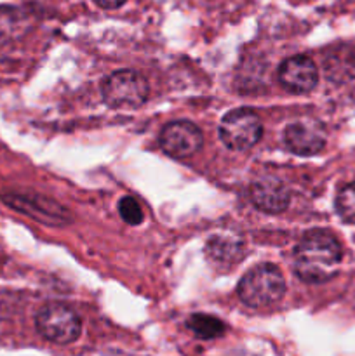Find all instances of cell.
<instances>
[{"label":"cell","instance_id":"cell-1","mask_svg":"<svg viewBox=\"0 0 355 356\" xmlns=\"http://www.w3.org/2000/svg\"><path fill=\"white\" fill-rule=\"evenodd\" d=\"M341 256V245L333 233L312 229L294 250L296 275L306 284L329 282L338 273Z\"/></svg>","mask_w":355,"mask_h":356},{"label":"cell","instance_id":"cell-2","mask_svg":"<svg viewBox=\"0 0 355 356\" xmlns=\"http://www.w3.org/2000/svg\"><path fill=\"white\" fill-rule=\"evenodd\" d=\"M285 292L284 275L274 264H260L247 271L239 282V298L251 308L277 302Z\"/></svg>","mask_w":355,"mask_h":356},{"label":"cell","instance_id":"cell-3","mask_svg":"<svg viewBox=\"0 0 355 356\" xmlns=\"http://www.w3.org/2000/svg\"><path fill=\"white\" fill-rule=\"evenodd\" d=\"M101 94L104 103L111 108H138L148 99L150 87L141 73L122 70L103 80Z\"/></svg>","mask_w":355,"mask_h":356},{"label":"cell","instance_id":"cell-4","mask_svg":"<svg viewBox=\"0 0 355 356\" xmlns=\"http://www.w3.org/2000/svg\"><path fill=\"white\" fill-rule=\"evenodd\" d=\"M263 125L256 111L237 108L219 122V138L230 149H249L261 139Z\"/></svg>","mask_w":355,"mask_h":356},{"label":"cell","instance_id":"cell-5","mask_svg":"<svg viewBox=\"0 0 355 356\" xmlns=\"http://www.w3.org/2000/svg\"><path fill=\"white\" fill-rule=\"evenodd\" d=\"M3 204L13 211L21 212L35 221L45 222L51 226H65L72 221V216L63 209L58 202L37 193H19V191H7L0 195Z\"/></svg>","mask_w":355,"mask_h":356},{"label":"cell","instance_id":"cell-6","mask_svg":"<svg viewBox=\"0 0 355 356\" xmlns=\"http://www.w3.org/2000/svg\"><path fill=\"white\" fill-rule=\"evenodd\" d=\"M80 323L79 315L72 308L59 302L45 305L37 315V330L47 341L56 344H70L79 339Z\"/></svg>","mask_w":355,"mask_h":356},{"label":"cell","instance_id":"cell-7","mask_svg":"<svg viewBox=\"0 0 355 356\" xmlns=\"http://www.w3.org/2000/svg\"><path fill=\"white\" fill-rule=\"evenodd\" d=\"M200 129L188 120H176L167 124L160 134V145L167 155L174 159H188L202 148Z\"/></svg>","mask_w":355,"mask_h":356},{"label":"cell","instance_id":"cell-8","mask_svg":"<svg viewBox=\"0 0 355 356\" xmlns=\"http://www.w3.org/2000/svg\"><path fill=\"white\" fill-rule=\"evenodd\" d=\"M285 145L296 155L310 156L319 153L326 145V132L317 120H296L285 127Z\"/></svg>","mask_w":355,"mask_h":356},{"label":"cell","instance_id":"cell-9","mask_svg":"<svg viewBox=\"0 0 355 356\" xmlns=\"http://www.w3.org/2000/svg\"><path fill=\"white\" fill-rule=\"evenodd\" d=\"M317 66L308 56H292L278 68V80L287 90L296 94L310 92L317 86Z\"/></svg>","mask_w":355,"mask_h":356},{"label":"cell","instance_id":"cell-10","mask_svg":"<svg viewBox=\"0 0 355 356\" xmlns=\"http://www.w3.org/2000/svg\"><path fill=\"white\" fill-rule=\"evenodd\" d=\"M251 200L258 209L268 214L282 212L289 204V193L281 181L260 179L251 186Z\"/></svg>","mask_w":355,"mask_h":356},{"label":"cell","instance_id":"cell-11","mask_svg":"<svg viewBox=\"0 0 355 356\" xmlns=\"http://www.w3.org/2000/svg\"><path fill=\"white\" fill-rule=\"evenodd\" d=\"M188 329L198 339H216L225 334V323L211 315H194L188 320Z\"/></svg>","mask_w":355,"mask_h":356},{"label":"cell","instance_id":"cell-12","mask_svg":"<svg viewBox=\"0 0 355 356\" xmlns=\"http://www.w3.org/2000/svg\"><path fill=\"white\" fill-rule=\"evenodd\" d=\"M209 256L214 261H226V263H237L242 256V245L237 243L235 240H226V238H214L209 242L207 245Z\"/></svg>","mask_w":355,"mask_h":356},{"label":"cell","instance_id":"cell-13","mask_svg":"<svg viewBox=\"0 0 355 356\" xmlns=\"http://www.w3.org/2000/svg\"><path fill=\"white\" fill-rule=\"evenodd\" d=\"M24 16L14 7H0V38H10L21 33Z\"/></svg>","mask_w":355,"mask_h":356},{"label":"cell","instance_id":"cell-14","mask_svg":"<svg viewBox=\"0 0 355 356\" xmlns=\"http://www.w3.org/2000/svg\"><path fill=\"white\" fill-rule=\"evenodd\" d=\"M336 211L345 222L355 225V183L341 188L336 197Z\"/></svg>","mask_w":355,"mask_h":356},{"label":"cell","instance_id":"cell-15","mask_svg":"<svg viewBox=\"0 0 355 356\" xmlns=\"http://www.w3.org/2000/svg\"><path fill=\"white\" fill-rule=\"evenodd\" d=\"M118 212H120L122 219H124L127 225H139L143 221V209L139 205V202L132 197L122 198L120 204H118Z\"/></svg>","mask_w":355,"mask_h":356},{"label":"cell","instance_id":"cell-16","mask_svg":"<svg viewBox=\"0 0 355 356\" xmlns=\"http://www.w3.org/2000/svg\"><path fill=\"white\" fill-rule=\"evenodd\" d=\"M94 2L103 9H117L122 3H125V0H94Z\"/></svg>","mask_w":355,"mask_h":356}]
</instances>
